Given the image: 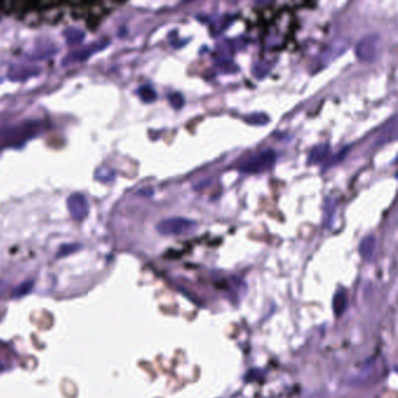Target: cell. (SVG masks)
<instances>
[{"mask_svg":"<svg viewBox=\"0 0 398 398\" xmlns=\"http://www.w3.org/2000/svg\"><path fill=\"white\" fill-rule=\"evenodd\" d=\"M32 287H33V283L32 281H26V283H23L21 285H19L16 290L13 291V294L12 297L13 298H21L24 297V295H26L30 293V291L32 290Z\"/></svg>","mask_w":398,"mask_h":398,"instance_id":"16","label":"cell"},{"mask_svg":"<svg viewBox=\"0 0 398 398\" xmlns=\"http://www.w3.org/2000/svg\"><path fill=\"white\" fill-rule=\"evenodd\" d=\"M108 45V42H101V44L96 45H91L89 47L82 48V49H77V51H74L70 53V54L67 55V58L65 60V63H74V62H82L86 61L90 58L94 53L100 52L101 49L105 48V46Z\"/></svg>","mask_w":398,"mask_h":398,"instance_id":"6","label":"cell"},{"mask_svg":"<svg viewBox=\"0 0 398 398\" xmlns=\"http://www.w3.org/2000/svg\"><path fill=\"white\" fill-rule=\"evenodd\" d=\"M198 223L185 217H170L160 221L157 225V230L164 236H182L194 232Z\"/></svg>","mask_w":398,"mask_h":398,"instance_id":"3","label":"cell"},{"mask_svg":"<svg viewBox=\"0 0 398 398\" xmlns=\"http://www.w3.org/2000/svg\"><path fill=\"white\" fill-rule=\"evenodd\" d=\"M69 214L73 220L82 221L89 214V202L86 196L81 193H73L67 200Z\"/></svg>","mask_w":398,"mask_h":398,"instance_id":"5","label":"cell"},{"mask_svg":"<svg viewBox=\"0 0 398 398\" xmlns=\"http://www.w3.org/2000/svg\"><path fill=\"white\" fill-rule=\"evenodd\" d=\"M270 70L271 66L267 62L263 61L256 62L252 67V74L256 79H263V77H265L270 73Z\"/></svg>","mask_w":398,"mask_h":398,"instance_id":"15","label":"cell"},{"mask_svg":"<svg viewBox=\"0 0 398 398\" xmlns=\"http://www.w3.org/2000/svg\"><path fill=\"white\" fill-rule=\"evenodd\" d=\"M245 121L250 125L262 126V125H266L267 123H269V116L263 114V112H255V114L249 115L248 117L245 118Z\"/></svg>","mask_w":398,"mask_h":398,"instance_id":"13","label":"cell"},{"mask_svg":"<svg viewBox=\"0 0 398 398\" xmlns=\"http://www.w3.org/2000/svg\"><path fill=\"white\" fill-rule=\"evenodd\" d=\"M347 307V293L344 290H339L334 295L333 299V309L336 316L343 314L344 309Z\"/></svg>","mask_w":398,"mask_h":398,"instance_id":"10","label":"cell"},{"mask_svg":"<svg viewBox=\"0 0 398 398\" xmlns=\"http://www.w3.org/2000/svg\"><path fill=\"white\" fill-rule=\"evenodd\" d=\"M41 124L38 121H27L21 124L0 129V145H14L35 137L40 131Z\"/></svg>","mask_w":398,"mask_h":398,"instance_id":"1","label":"cell"},{"mask_svg":"<svg viewBox=\"0 0 398 398\" xmlns=\"http://www.w3.org/2000/svg\"><path fill=\"white\" fill-rule=\"evenodd\" d=\"M379 49V37L377 34L365 35L355 46V54L362 62H372L377 58Z\"/></svg>","mask_w":398,"mask_h":398,"instance_id":"4","label":"cell"},{"mask_svg":"<svg viewBox=\"0 0 398 398\" xmlns=\"http://www.w3.org/2000/svg\"><path fill=\"white\" fill-rule=\"evenodd\" d=\"M328 152H329L328 144H319V145L314 146L308 154V164L313 165V164L321 163L322 160L326 159Z\"/></svg>","mask_w":398,"mask_h":398,"instance_id":"9","label":"cell"},{"mask_svg":"<svg viewBox=\"0 0 398 398\" xmlns=\"http://www.w3.org/2000/svg\"><path fill=\"white\" fill-rule=\"evenodd\" d=\"M323 209H325V223L326 225H330V223L333 222L334 214H335V209H336L335 200L329 198L326 199Z\"/></svg>","mask_w":398,"mask_h":398,"instance_id":"12","label":"cell"},{"mask_svg":"<svg viewBox=\"0 0 398 398\" xmlns=\"http://www.w3.org/2000/svg\"><path fill=\"white\" fill-rule=\"evenodd\" d=\"M360 255L362 258L367 262H370L372 259V257L375 255V250H376V238L374 235H368L362 239L360 243Z\"/></svg>","mask_w":398,"mask_h":398,"instance_id":"8","label":"cell"},{"mask_svg":"<svg viewBox=\"0 0 398 398\" xmlns=\"http://www.w3.org/2000/svg\"><path fill=\"white\" fill-rule=\"evenodd\" d=\"M397 138V123L396 117H392L388 124L379 131L378 136L376 137V145H384L386 143L393 142Z\"/></svg>","mask_w":398,"mask_h":398,"instance_id":"7","label":"cell"},{"mask_svg":"<svg viewBox=\"0 0 398 398\" xmlns=\"http://www.w3.org/2000/svg\"><path fill=\"white\" fill-rule=\"evenodd\" d=\"M138 95L140 97V100L145 103H152L157 100V93L154 91L153 88H151L150 86H143L139 88Z\"/></svg>","mask_w":398,"mask_h":398,"instance_id":"14","label":"cell"},{"mask_svg":"<svg viewBox=\"0 0 398 398\" xmlns=\"http://www.w3.org/2000/svg\"><path fill=\"white\" fill-rule=\"evenodd\" d=\"M76 249H77V246H76V245H67V246H63V248H61V250H60L59 256L68 255V253L75 251Z\"/></svg>","mask_w":398,"mask_h":398,"instance_id":"18","label":"cell"},{"mask_svg":"<svg viewBox=\"0 0 398 398\" xmlns=\"http://www.w3.org/2000/svg\"><path fill=\"white\" fill-rule=\"evenodd\" d=\"M65 37L67 44L74 46V45H79L83 41L84 33L82 31L76 30V28H69V30H67L65 32Z\"/></svg>","mask_w":398,"mask_h":398,"instance_id":"11","label":"cell"},{"mask_svg":"<svg viewBox=\"0 0 398 398\" xmlns=\"http://www.w3.org/2000/svg\"><path fill=\"white\" fill-rule=\"evenodd\" d=\"M168 101H170L172 108H174L175 110H180V109L184 107L185 103L184 97H182V95L179 93L171 94L170 96H168Z\"/></svg>","mask_w":398,"mask_h":398,"instance_id":"17","label":"cell"},{"mask_svg":"<svg viewBox=\"0 0 398 398\" xmlns=\"http://www.w3.org/2000/svg\"><path fill=\"white\" fill-rule=\"evenodd\" d=\"M277 154L272 150H263L243 160L238 171L245 174H260L270 171L274 166Z\"/></svg>","mask_w":398,"mask_h":398,"instance_id":"2","label":"cell"}]
</instances>
